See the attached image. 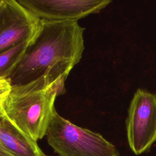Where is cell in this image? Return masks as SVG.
<instances>
[{"label": "cell", "mask_w": 156, "mask_h": 156, "mask_svg": "<svg viewBox=\"0 0 156 156\" xmlns=\"http://www.w3.org/2000/svg\"><path fill=\"white\" fill-rule=\"evenodd\" d=\"M84 30L77 21L41 20L38 32L8 79L12 85L27 83L44 76L65 83L81 60Z\"/></svg>", "instance_id": "6da1fadb"}, {"label": "cell", "mask_w": 156, "mask_h": 156, "mask_svg": "<svg viewBox=\"0 0 156 156\" xmlns=\"http://www.w3.org/2000/svg\"><path fill=\"white\" fill-rule=\"evenodd\" d=\"M65 92L64 82L45 76L27 83L12 85L4 104V118L37 141L46 136L56 110V98Z\"/></svg>", "instance_id": "7a4b0ae2"}, {"label": "cell", "mask_w": 156, "mask_h": 156, "mask_svg": "<svg viewBox=\"0 0 156 156\" xmlns=\"http://www.w3.org/2000/svg\"><path fill=\"white\" fill-rule=\"evenodd\" d=\"M46 136L58 156H120L116 147L101 134L73 124L56 110Z\"/></svg>", "instance_id": "3957f363"}, {"label": "cell", "mask_w": 156, "mask_h": 156, "mask_svg": "<svg viewBox=\"0 0 156 156\" xmlns=\"http://www.w3.org/2000/svg\"><path fill=\"white\" fill-rule=\"evenodd\" d=\"M126 124L132 152L140 155L147 151L156 141V94L137 89L130 103Z\"/></svg>", "instance_id": "277c9868"}, {"label": "cell", "mask_w": 156, "mask_h": 156, "mask_svg": "<svg viewBox=\"0 0 156 156\" xmlns=\"http://www.w3.org/2000/svg\"><path fill=\"white\" fill-rule=\"evenodd\" d=\"M41 24V20L18 0H3L0 8V52L31 41L38 32Z\"/></svg>", "instance_id": "5b68a950"}, {"label": "cell", "mask_w": 156, "mask_h": 156, "mask_svg": "<svg viewBox=\"0 0 156 156\" xmlns=\"http://www.w3.org/2000/svg\"><path fill=\"white\" fill-rule=\"evenodd\" d=\"M41 20L77 21L90 14L99 13L110 0H18Z\"/></svg>", "instance_id": "8992f818"}, {"label": "cell", "mask_w": 156, "mask_h": 156, "mask_svg": "<svg viewBox=\"0 0 156 156\" xmlns=\"http://www.w3.org/2000/svg\"><path fill=\"white\" fill-rule=\"evenodd\" d=\"M0 143L12 156H47L37 141L22 133L4 118L0 119Z\"/></svg>", "instance_id": "52a82bcc"}, {"label": "cell", "mask_w": 156, "mask_h": 156, "mask_svg": "<svg viewBox=\"0 0 156 156\" xmlns=\"http://www.w3.org/2000/svg\"><path fill=\"white\" fill-rule=\"evenodd\" d=\"M30 42L22 43L0 52V78L9 79Z\"/></svg>", "instance_id": "ba28073f"}, {"label": "cell", "mask_w": 156, "mask_h": 156, "mask_svg": "<svg viewBox=\"0 0 156 156\" xmlns=\"http://www.w3.org/2000/svg\"><path fill=\"white\" fill-rule=\"evenodd\" d=\"M12 86L8 79L0 78V119L4 118V104L11 90Z\"/></svg>", "instance_id": "9c48e42d"}, {"label": "cell", "mask_w": 156, "mask_h": 156, "mask_svg": "<svg viewBox=\"0 0 156 156\" xmlns=\"http://www.w3.org/2000/svg\"><path fill=\"white\" fill-rule=\"evenodd\" d=\"M0 156H12L2 146L0 143Z\"/></svg>", "instance_id": "30bf717a"}, {"label": "cell", "mask_w": 156, "mask_h": 156, "mask_svg": "<svg viewBox=\"0 0 156 156\" xmlns=\"http://www.w3.org/2000/svg\"><path fill=\"white\" fill-rule=\"evenodd\" d=\"M2 2H3V0H0V8L2 4Z\"/></svg>", "instance_id": "8fae6325"}]
</instances>
